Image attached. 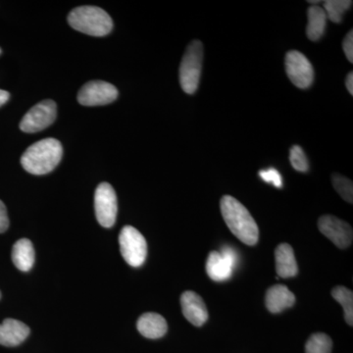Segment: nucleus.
Segmentation results:
<instances>
[{"instance_id": "obj_1", "label": "nucleus", "mask_w": 353, "mask_h": 353, "mask_svg": "<svg viewBox=\"0 0 353 353\" xmlns=\"http://www.w3.org/2000/svg\"><path fill=\"white\" fill-rule=\"evenodd\" d=\"M221 213L230 231L248 245L259 243V229L250 211L238 199L231 196L222 197Z\"/></svg>"}, {"instance_id": "obj_2", "label": "nucleus", "mask_w": 353, "mask_h": 353, "mask_svg": "<svg viewBox=\"0 0 353 353\" xmlns=\"http://www.w3.org/2000/svg\"><path fill=\"white\" fill-rule=\"evenodd\" d=\"M63 155L61 143L57 139H41L28 148L21 157V164L32 175H46L57 168Z\"/></svg>"}, {"instance_id": "obj_3", "label": "nucleus", "mask_w": 353, "mask_h": 353, "mask_svg": "<svg viewBox=\"0 0 353 353\" xmlns=\"http://www.w3.org/2000/svg\"><path fill=\"white\" fill-rule=\"evenodd\" d=\"M70 26L88 36L104 37L112 31L113 21L103 9L95 6H81L68 16Z\"/></svg>"}, {"instance_id": "obj_4", "label": "nucleus", "mask_w": 353, "mask_h": 353, "mask_svg": "<svg viewBox=\"0 0 353 353\" xmlns=\"http://www.w3.org/2000/svg\"><path fill=\"white\" fill-rule=\"evenodd\" d=\"M202 60L203 44L199 41H192L188 46L180 65V83L185 94H194L199 88Z\"/></svg>"}, {"instance_id": "obj_5", "label": "nucleus", "mask_w": 353, "mask_h": 353, "mask_svg": "<svg viewBox=\"0 0 353 353\" xmlns=\"http://www.w3.org/2000/svg\"><path fill=\"white\" fill-rule=\"evenodd\" d=\"M120 250L130 266L139 267L145 263L148 255V243L136 228L125 226L119 236Z\"/></svg>"}, {"instance_id": "obj_6", "label": "nucleus", "mask_w": 353, "mask_h": 353, "mask_svg": "<svg viewBox=\"0 0 353 353\" xmlns=\"http://www.w3.org/2000/svg\"><path fill=\"white\" fill-rule=\"evenodd\" d=\"M238 252L231 246H224L219 252L209 253L206 262V272L211 280L224 282L233 275L234 269L238 266Z\"/></svg>"}, {"instance_id": "obj_7", "label": "nucleus", "mask_w": 353, "mask_h": 353, "mask_svg": "<svg viewBox=\"0 0 353 353\" xmlns=\"http://www.w3.org/2000/svg\"><path fill=\"white\" fill-rule=\"evenodd\" d=\"M94 208L97 219L102 227L114 226L118 212L117 196L108 183H101L95 190Z\"/></svg>"}, {"instance_id": "obj_8", "label": "nucleus", "mask_w": 353, "mask_h": 353, "mask_svg": "<svg viewBox=\"0 0 353 353\" xmlns=\"http://www.w3.org/2000/svg\"><path fill=\"white\" fill-rule=\"evenodd\" d=\"M57 116V103L50 99L39 102L30 109L20 123V129L25 132L43 131L50 127Z\"/></svg>"}, {"instance_id": "obj_9", "label": "nucleus", "mask_w": 353, "mask_h": 353, "mask_svg": "<svg viewBox=\"0 0 353 353\" xmlns=\"http://www.w3.org/2000/svg\"><path fill=\"white\" fill-rule=\"evenodd\" d=\"M285 72L290 82L299 88H308L314 80V70L307 57L297 50L285 55Z\"/></svg>"}, {"instance_id": "obj_10", "label": "nucleus", "mask_w": 353, "mask_h": 353, "mask_svg": "<svg viewBox=\"0 0 353 353\" xmlns=\"http://www.w3.org/2000/svg\"><path fill=\"white\" fill-rule=\"evenodd\" d=\"M118 97L117 88L103 81L85 83L78 94V101L83 106L106 105Z\"/></svg>"}, {"instance_id": "obj_11", "label": "nucleus", "mask_w": 353, "mask_h": 353, "mask_svg": "<svg viewBox=\"0 0 353 353\" xmlns=\"http://www.w3.org/2000/svg\"><path fill=\"white\" fill-rule=\"evenodd\" d=\"M318 228L339 248L345 250L352 245V228L345 221L339 219L336 216L324 215L318 221Z\"/></svg>"}, {"instance_id": "obj_12", "label": "nucleus", "mask_w": 353, "mask_h": 353, "mask_svg": "<svg viewBox=\"0 0 353 353\" xmlns=\"http://www.w3.org/2000/svg\"><path fill=\"white\" fill-rule=\"evenodd\" d=\"M183 314L185 319L196 327H201L208 319V311L205 303L196 292L188 290L181 296Z\"/></svg>"}, {"instance_id": "obj_13", "label": "nucleus", "mask_w": 353, "mask_h": 353, "mask_svg": "<svg viewBox=\"0 0 353 353\" xmlns=\"http://www.w3.org/2000/svg\"><path fill=\"white\" fill-rule=\"evenodd\" d=\"M29 334V327L12 318H7L0 324V345L4 347H17Z\"/></svg>"}, {"instance_id": "obj_14", "label": "nucleus", "mask_w": 353, "mask_h": 353, "mask_svg": "<svg viewBox=\"0 0 353 353\" xmlns=\"http://www.w3.org/2000/svg\"><path fill=\"white\" fill-rule=\"evenodd\" d=\"M296 303V296L284 285H275L269 288L265 296V304L271 313H280L292 307Z\"/></svg>"}, {"instance_id": "obj_15", "label": "nucleus", "mask_w": 353, "mask_h": 353, "mask_svg": "<svg viewBox=\"0 0 353 353\" xmlns=\"http://www.w3.org/2000/svg\"><path fill=\"white\" fill-rule=\"evenodd\" d=\"M276 271L279 277H296L299 273L296 256L294 250L289 243H281L275 250Z\"/></svg>"}, {"instance_id": "obj_16", "label": "nucleus", "mask_w": 353, "mask_h": 353, "mask_svg": "<svg viewBox=\"0 0 353 353\" xmlns=\"http://www.w3.org/2000/svg\"><path fill=\"white\" fill-rule=\"evenodd\" d=\"M137 327L139 333L148 339L162 338L168 331V325L163 316L154 312H148L139 318Z\"/></svg>"}, {"instance_id": "obj_17", "label": "nucleus", "mask_w": 353, "mask_h": 353, "mask_svg": "<svg viewBox=\"0 0 353 353\" xmlns=\"http://www.w3.org/2000/svg\"><path fill=\"white\" fill-rule=\"evenodd\" d=\"M12 261L20 271L31 270L34 263V250L31 241L21 239L16 241L13 245Z\"/></svg>"}, {"instance_id": "obj_18", "label": "nucleus", "mask_w": 353, "mask_h": 353, "mask_svg": "<svg viewBox=\"0 0 353 353\" xmlns=\"http://www.w3.org/2000/svg\"><path fill=\"white\" fill-rule=\"evenodd\" d=\"M308 23L306 27L307 38L312 41H319L324 34L327 26V16L324 9L318 6L309 7L307 10Z\"/></svg>"}, {"instance_id": "obj_19", "label": "nucleus", "mask_w": 353, "mask_h": 353, "mask_svg": "<svg viewBox=\"0 0 353 353\" xmlns=\"http://www.w3.org/2000/svg\"><path fill=\"white\" fill-rule=\"evenodd\" d=\"M332 296L345 310V320L350 326L353 325V292L343 285H338L332 290Z\"/></svg>"}, {"instance_id": "obj_20", "label": "nucleus", "mask_w": 353, "mask_h": 353, "mask_svg": "<svg viewBox=\"0 0 353 353\" xmlns=\"http://www.w3.org/2000/svg\"><path fill=\"white\" fill-rule=\"evenodd\" d=\"M352 6L350 0H328L324 3V11L327 19L340 24L343 22V15Z\"/></svg>"}, {"instance_id": "obj_21", "label": "nucleus", "mask_w": 353, "mask_h": 353, "mask_svg": "<svg viewBox=\"0 0 353 353\" xmlns=\"http://www.w3.org/2000/svg\"><path fill=\"white\" fill-rule=\"evenodd\" d=\"M333 341L328 334H313L305 345V353H331Z\"/></svg>"}, {"instance_id": "obj_22", "label": "nucleus", "mask_w": 353, "mask_h": 353, "mask_svg": "<svg viewBox=\"0 0 353 353\" xmlns=\"http://www.w3.org/2000/svg\"><path fill=\"white\" fill-rule=\"evenodd\" d=\"M332 182L334 190L338 192L345 201L348 203H353V185L352 181L350 179L345 178V176L340 175V174H334L332 176Z\"/></svg>"}, {"instance_id": "obj_23", "label": "nucleus", "mask_w": 353, "mask_h": 353, "mask_svg": "<svg viewBox=\"0 0 353 353\" xmlns=\"http://www.w3.org/2000/svg\"><path fill=\"white\" fill-rule=\"evenodd\" d=\"M290 161L294 170L303 172V173L309 170L307 157L301 146H292L290 152Z\"/></svg>"}, {"instance_id": "obj_24", "label": "nucleus", "mask_w": 353, "mask_h": 353, "mask_svg": "<svg viewBox=\"0 0 353 353\" xmlns=\"http://www.w3.org/2000/svg\"><path fill=\"white\" fill-rule=\"evenodd\" d=\"M259 176L264 182L272 183L274 187L279 188V189L283 187L282 176L275 168H269L266 169V170L260 171Z\"/></svg>"}, {"instance_id": "obj_25", "label": "nucleus", "mask_w": 353, "mask_h": 353, "mask_svg": "<svg viewBox=\"0 0 353 353\" xmlns=\"http://www.w3.org/2000/svg\"><path fill=\"white\" fill-rule=\"evenodd\" d=\"M343 51H345V57L350 63L353 62V31H350L343 39Z\"/></svg>"}, {"instance_id": "obj_26", "label": "nucleus", "mask_w": 353, "mask_h": 353, "mask_svg": "<svg viewBox=\"0 0 353 353\" xmlns=\"http://www.w3.org/2000/svg\"><path fill=\"white\" fill-rule=\"evenodd\" d=\"M9 227L8 215L6 204L0 201V233H4Z\"/></svg>"}, {"instance_id": "obj_27", "label": "nucleus", "mask_w": 353, "mask_h": 353, "mask_svg": "<svg viewBox=\"0 0 353 353\" xmlns=\"http://www.w3.org/2000/svg\"><path fill=\"white\" fill-rule=\"evenodd\" d=\"M345 85H347V88L348 92L350 94H353V73L352 72H350L347 77V80H345Z\"/></svg>"}, {"instance_id": "obj_28", "label": "nucleus", "mask_w": 353, "mask_h": 353, "mask_svg": "<svg viewBox=\"0 0 353 353\" xmlns=\"http://www.w3.org/2000/svg\"><path fill=\"white\" fill-rule=\"evenodd\" d=\"M10 94L6 90H0V106L4 105L9 101Z\"/></svg>"}, {"instance_id": "obj_29", "label": "nucleus", "mask_w": 353, "mask_h": 353, "mask_svg": "<svg viewBox=\"0 0 353 353\" xmlns=\"http://www.w3.org/2000/svg\"><path fill=\"white\" fill-rule=\"evenodd\" d=\"M320 1H309V3H319Z\"/></svg>"}, {"instance_id": "obj_30", "label": "nucleus", "mask_w": 353, "mask_h": 353, "mask_svg": "<svg viewBox=\"0 0 353 353\" xmlns=\"http://www.w3.org/2000/svg\"><path fill=\"white\" fill-rule=\"evenodd\" d=\"M0 299H1V292H0Z\"/></svg>"}, {"instance_id": "obj_31", "label": "nucleus", "mask_w": 353, "mask_h": 353, "mask_svg": "<svg viewBox=\"0 0 353 353\" xmlns=\"http://www.w3.org/2000/svg\"><path fill=\"white\" fill-rule=\"evenodd\" d=\"M0 54H1V48H0Z\"/></svg>"}]
</instances>
